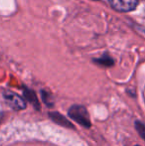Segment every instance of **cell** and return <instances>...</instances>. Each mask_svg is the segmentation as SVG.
<instances>
[{
  "label": "cell",
  "mask_w": 145,
  "mask_h": 146,
  "mask_svg": "<svg viewBox=\"0 0 145 146\" xmlns=\"http://www.w3.org/2000/svg\"><path fill=\"white\" fill-rule=\"evenodd\" d=\"M69 115L77 123L85 127L91 126V119L87 110L81 106H73L69 110Z\"/></svg>",
  "instance_id": "6da1fadb"
},
{
  "label": "cell",
  "mask_w": 145,
  "mask_h": 146,
  "mask_svg": "<svg viewBox=\"0 0 145 146\" xmlns=\"http://www.w3.org/2000/svg\"><path fill=\"white\" fill-rule=\"evenodd\" d=\"M113 9L119 12L133 11L138 5V0H107Z\"/></svg>",
  "instance_id": "7a4b0ae2"
},
{
  "label": "cell",
  "mask_w": 145,
  "mask_h": 146,
  "mask_svg": "<svg viewBox=\"0 0 145 146\" xmlns=\"http://www.w3.org/2000/svg\"><path fill=\"white\" fill-rule=\"evenodd\" d=\"M4 98H5L6 102H7L12 108H14V110H24L26 106V104L23 98L18 96V94H14V92H5V94H4Z\"/></svg>",
  "instance_id": "3957f363"
},
{
  "label": "cell",
  "mask_w": 145,
  "mask_h": 146,
  "mask_svg": "<svg viewBox=\"0 0 145 146\" xmlns=\"http://www.w3.org/2000/svg\"><path fill=\"white\" fill-rule=\"evenodd\" d=\"M135 127L137 129L138 133L140 134V136L143 139H145V125L140 121H136L135 122Z\"/></svg>",
  "instance_id": "277c9868"
},
{
  "label": "cell",
  "mask_w": 145,
  "mask_h": 146,
  "mask_svg": "<svg viewBox=\"0 0 145 146\" xmlns=\"http://www.w3.org/2000/svg\"><path fill=\"white\" fill-rule=\"evenodd\" d=\"M135 146H139V145H135Z\"/></svg>",
  "instance_id": "5b68a950"
}]
</instances>
